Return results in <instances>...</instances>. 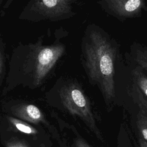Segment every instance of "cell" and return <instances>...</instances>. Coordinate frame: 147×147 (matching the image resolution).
<instances>
[{"label": "cell", "instance_id": "6da1fadb", "mask_svg": "<svg viewBox=\"0 0 147 147\" xmlns=\"http://www.w3.org/2000/svg\"><path fill=\"white\" fill-rule=\"evenodd\" d=\"M121 59L116 40L98 25L88 24L81 41V64L89 83L98 87L107 103L115 96V79Z\"/></svg>", "mask_w": 147, "mask_h": 147}, {"label": "cell", "instance_id": "7a4b0ae2", "mask_svg": "<svg viewBox=\"0 0 147 147\" xmlns=\"http://www.w3.org/2000/svg\"><path fill=\"white\" fill-rule=\"evenodd\" d=\"M44 40L42 35L34 42H20L13 48L6 77V91L18 85L37 88L54 73L66 53V46L59 38L51 44H45Z\"/></svg>", "mask_w": 147, "mask_h": 147}, {"label": "cell", "instance_id": "3957f363", "mask_svg": "<svg viewBox=\"0 0 147 147\" xmlns=\"http://www.w3.org/2000/svg\"><path fill=\"white\" fill-rule=\"evenodd\" d=\"M63 106L70 114L80 118L100 140L102 134L97 127L91 104L82 86L75 79L61 76L53 87Z\"/></svg>", "mask_w": 147, "mask_h": 147}, {"label": "cell", "instance_id": "277c9868", "mask_svg": "<svg viewBox=\"0 0 147 147\" xmlns=\"http://www.w3.org/2000/svg\"><path fill=\"white\" fill-rule=\"evenodd\" d=\"M78 0H30L24 7L18 19L29 22H57L76 15L74 5Z\"/></svg>", "mask_w": 147, "mask_h": 147}, {"label": "cell", "instance_id": "5b68a950", "mask_svg": "<svg viewBox=\"0 0 147 147\" xmlns=\"http://www.w3.org/2000/svg\"><path fill=\"white\" fill-rule=\"evenodd\" d=\"M101 9L107 14L123 21L141 17L147 11L145 0H98Z\"/></svg>", "mask_w": 147, "mask_h": 147}, {"label": "cell", "instance_id": "8992f818", "mask_svg": "<svg viewBox=\"0 0 147 147\" xmlns=\"http://www.w3.org/2000/svg\"><path fill=\"white\" fill-rule=\"evenodd\" d=\"M11 108L13 114L22 120L36 125L43 123L47 126L49 125L41 110L33 104L21 103Z\"/></svg>", "mask_w": 147, "mask_h": 147}, {"label": "cell", "instance_id": "52a82bcc", "mask_svg": "<svg viewBox=\"0 0 147 147\" xmlns=\"http://www.w3.org/2000/svg\"><path fill=\"white\" fill-rule=\"evenodd\" d=\"M131 90V94L134 96L138 104L137 127L142 136V138L147 142V99L133 83Z\"/></svg>", "mask_w": 147, "mask_h": 147}, {"label": "cell", "instance_id": "ba28073f", "mask_svg": "<svg viewBox=\"0 0 147 147\" xmlns=\"http://www.w3.org/2000/svg\"><path fill=\"white\" fill-rule=\"evenodd\" d=\"M125 57L128 64L138 66L147 73V46L134 42Z\"/></svg>", "mask_w": 147, "mask_h": 147}, {"label": "cell", "instance_id": "9c48e42d", "mask_svg": "<svg viewBox=\"0 0 147 147\" xmlns=\"http://www.w3.org/2000/svg\"><path fill=\"white\" fill-rule=\"evenodd\" d=\"M128 65L132 83L147 98V73L138 66L131 64Z\"/></svg>", "mask_w": 147, "mask_h": 147}, {"label": "cell", "instance_id": "30bf717a", "mask_svg": "<svg viewBox=\"0 0 147 147\" xmlns=\"http://www.w3.org/2000/svg\"><path fill=\"white\" fill-rule=\"evenodd\" d=\"M7 120L16 130L21 133L31 136H36L38 134V131L35 127L21 119L9 116L7 117Z\"/></svg>", "mask_w": 147, "mask_h": 147}, {"label": "cell", "instance_id": "8fae6325", "mask_svg": "<svg viewBox=\"0 0 147 147\" xmlns=\"http://www.w3.org/2000/svg\"><path fill=\"white\" fill-rule=\"evenodd\" d=\"M6 44L0 34V86L2 84L6 76V56H5Z\"/></svg>", "mask_w": 147, "mask_h": 147}, {"label": "cell", "instance_id": "7c38bea8", "mask_svg": "<svg viewBox=\"0 0 147 147\" xmlns=\"http://www.w3.org/2000/svg\"><path fill=\"white\" fill-rule=\"evenodd\" d=\"M6 147H29L25 142L18 140H11L6 143Z\"/></svg>", "mask_w": 147, "mask_h": 147}, {"label": "cell", "instance_id": "4fadbf2b", "mask_svg": "<svg viewBox=\"0 0 147 147\" xmlns=\"http://www.w3.org/2000/svg\"><path fill=\"white\" fill-rule=\"evenodd\" d=\"M76 147H91L84 140L81 138H78L75 141Z\"/></svg>", "mask_w": 147, "mask_h": 147}, {"label": "cell", "instance_id": "5bb4252c", "mask_svg": "<svg viewBox=\"0 0 147 147\" xmlns=\"http://www.w3.org/2000/svg\"><path fill=\"white\" fill-rule=\"evenodd\" d=\"M14 0H7L6 1V2L4 3V5H3V9H7L9 8V7L10 6V5L13 3V2Z\"/></svg>", "mask_w": 147, "mask_h": 147}, {"label": "cell", "instance_id": "9a60e30c", "mask_svg": "<svg viewBox=\"0 0 147 147\" xmlns=\"http://www.w3.org/2000/svg\"><path fill=\"white\" fill-rule=\"evenodd\" d=\"M139 144L140 147H147V142L143 138H140Z\"/></svg>", "mask_w": 147, "mask_h": 147}, {"label": "cell", "instance_id": "2e32d148", "mask_svg": "<svg viewBox=\"0 0 147 147\" xmlns=\"http://www.w3.org/2000/svg\"><path fill=\"white\" fill-rule=\"evenodd\" d=\"M3 1H4V0H0V8L2 6V5L3 2Z\"/></svg>", "mask_w": 147, "mask_h": 147}, {"label": "cell", "instance_id": "e0dca14e", "mask_svg": "<svg viewBox=\"0 0 147 147\" xmlns=\"http://www.w3.org/2000/svg\"><path fill=\"white\" fill-rule=\"evenodd\" d=\"M40 147H45V145H44V144H41V145H40Z\"/></svg>", "mask_w": 147, "mask_h": 147}, {"label": "cell", "instance_id": "ac0fdd59", "mask_svg": "<svg viewBox=\"0 0 147 147\" xmlns=\"http://www.w3.org/2000/svg\"><path fill=\"white\" fill-rule=\"evenodd\" d=\"M94 1H98V0H94Z\"/></svg>", "mask_w": 147, "mask_h": 147}]
</instances>
